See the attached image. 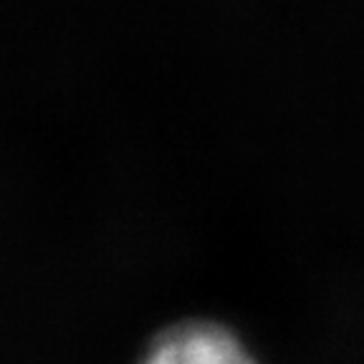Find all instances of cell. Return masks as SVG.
<instances>
[{
	"mask_svg": "<svg viewBox=\"0 0 364 364\" xmlns=\"http://www.w3.org/2000/svg\"><path fill=\"white\" fill-rule=\"evenodd\" d=\"M136 364H258L230 326L210 318H185L159 329Z\"/></svg>",
	"mask_w": 364,
	"mask_h": 364,
	"instance_id": "1",
	"label": "cell"
}]
</instances>
